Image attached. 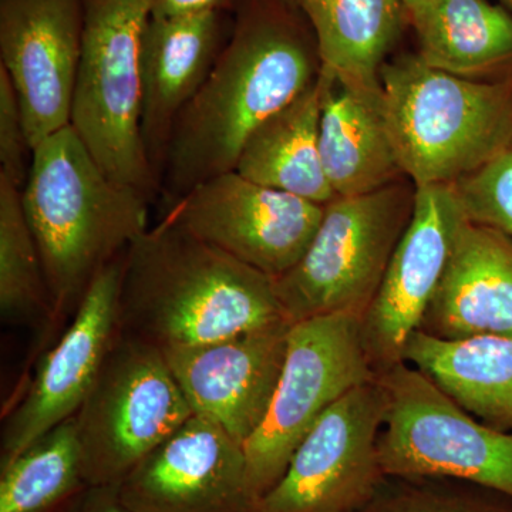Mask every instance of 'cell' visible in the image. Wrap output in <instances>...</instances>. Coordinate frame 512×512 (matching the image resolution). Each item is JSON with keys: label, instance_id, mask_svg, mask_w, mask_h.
Masks as SVG:
<instances>
[{"label": "cell", "instance_id": "6da1fadb", "mask_svg": "<svg viewBox=\"0 0 512 512\" xmlns=\"http://www.w3.org/2000/svg\"><path fill=\"white\" fill-rule=\"evenodd\" d=\"M299 19L271 0L242 9L227 46L175 121L160 187L167 207L234 171L256 128L316 82L318 47Z\"/></svg>", "mask_w": 512, "mask_h": 512}, {"label": "cell", "instance_id": "7a4b0ae2", "mask_svg": "<svg viewBox=\"0 0 512 512\" xmlns=\"http://www.w3.org/2000/svg\"><path fill=\"white\" fill-rule=\"evenodd\" d=\"M285 319L274 279L161 218L124 252L120 332L156 348L204 345Z\"/></svg>", "mask_w": 512, "mask_h": 512}, {"label": "cell", "instance_id": "3957f363", "mask_svg": "<svg viewBox=\"0 0 512 512\" xmlns=\"http://www.w3.org/2000/svg\"><path fill=\"white\" fill-rule=\"evenodd\" d=\"M52 306L72 318L96 276L148 228L143 194L106 174L72 126L37 144L22 190Z\"/></svg>", "mask_w": 512, "mask_h": 512}, {"label": "cell", "instance_id": "277c9868", "mask_svg": "<svg viewBox=\"0 0 512 512\" xmlns=\"http://www.w3.org/2000/svg\"><path fill=\"white\" fill-rule=\"evenodd\" d=\"M380 110L414 187L453 184L512 146V82H476L403 56L380 69Z\"/></svg>", "mask_w": 512, "mask_h": 512}, {"label": "cell", "instance_id": "5b68a950", "mask_svg": "<svg viewBox=\"0 0 512 512\" xmlns=\"http://www.w3.org/2000/svg\"><path fill=\"white\" fill-rule=\"evenodd\" d=\"M148 0H84L82 56L70 126L117 183L160 192L141 137V45Z\"/></svg>", "mask_w": 512, "mask_h": 512}, {"label": "cell", "instance_id": "8992f818", "mask_svg": "<svg viewBox=\"0 0 512 512\" xmlns=\"http://www.w3.org/2000/svg\"><path fill=\"white\" fill-rule=\"evenodd\" d=\"M414 194V184L396 181L329 201L301 261L274 279L284 318L296 323L348 313L362 319L412 218Z\"/></svg>", "mask_w": 512, "mask_h": 512}, {"label": "cell", "instance_id": "52a82bcc", "mask_svg": "<svg viewBox=\"0 0 512 512\" xmlns=\"http://www.w3.org/2000/svg\"><path fill=\"white\" fill-rule=\"evenodd\" d=\"M386 397L379 457L389 477H437L512 498V433L491 429L402 362L376 376Z\"/></svg>", "mask_w": 512, "mask_h": 512}, {"label": "cell", "instance_id": "ba28073f", "mask_svg": "<svg viewBox=\"0 0 512 512\" xmlns=\"http://www.w3.org/2000/svg\"><path fill=\"white\" fill-rule=\"evenodd\" d=\"M194 416L161 349L120 332L74 416L89 485H120Z\"/></svg>", "mask_w": 512, "mask_h": 512}, {"label": "cell", "instance_id": "9c48e42d", "mask_svg": "<svg viewBox=\"0 0 512 512\" xmlns=\"http://www.w3.org/2000/svg\"><path fill=\"white\" fill-rule=\"evenodd\" d=\"M375 379L360 336V318L338 313L292 323L274 399L244 446L255 503L278 483L296 448L326 410Z\"/></svg>", "mask_w": 512, "mask_h": 512}, {"label": "cell", "instance_id": "30bf717a", "mask_svg": "<svg viewBox=\"0 0 512 512\" xmlns=\"http://www.w3.org/2000/svg\"><path fill=\"white\" fill-rule=\"evenodd\" d=\"M384 413L377 379L345 394L316 421L254 512L365 510L386 478L379 457Z\"/></svg>", "mask_w": 512, "mask_h": 512}, {"label": "cell", "instance_id": "8fae6325", "mask_svg": "<svg viewBox=\"0 0 512 512\" xmlns=\"http://www.w3.org/2000/svg\"><path fill=\"white\" fill-rule=\"evenodd\" d=\"M323 210L325 205L256 184L234 170L192 188L164 217L276 279L301 261Z\"/></svg>", "mask_w": 512, "mask_h": 512}, {"label": "cell", "instance_id": "7c38bea8", "mask_svg": "<svg viewBox=\"0 0 512 512\" xmlns=\"http://www.w3.org/2000/svg\"><path fill=\"white\" fill-rule=\"evenodd\" d=\"M124 254L87 289L63 335L37 366L25 394L3 421L0 467L79 412L120 335Z\"/></svg>", "mask_w": 512, "mask_h": 512}, {"label": "cell", "instance_id": "4fadbf2b", "mask_svg": "<svg viewBox=\"0 0 512 512\" xmlns=\"http://www.w3.org/2000/svg\"><path fill=\"white\" fill-rule=\"evenodd\" d=\"M466 221L453 184L416 188L412 218L360 319L363 348L376 376L403 362Z\"/></svg>", "mask_w": 512, "mask_h": 512}, {"label": "cell", "instance_id": "5bb4252c", "mask_svg": "<svg viewBox=\"0 0 512 512\" xmlns=\"http://www.w3.org/2000/svg\"><path fill=\"white\" fill-rule=\"evenodd\" d=\"M84 0H0V67L18 94L30 150L70 126Z\"/></svg>", "mask_w": 512, "mask_h": 512}, {"label": "cell", "instance_id": "9a60e30c", "mask_svg": "<svg viewBox=\"0 0 512 512\" xmlns=\"http://www.w3.org/2000/svg\"><path fill=\"white\" fill-rule=\"evenodd\" d=\"M291 326L279 319L215 342L161 352L192 413L220 424L245 446L274 399Z\"/></svg>", "mask_w": 512, "mask_h": 512}, {"label": "cell", "instance_id": "2e32d148", "mask_svg": "<svg viewBox=\"0 0 512 512\" xmlns=\"http://www.w3.org/2000/svg\"><path fill=\"white\" fill-rule=\"evenodd\" d=\"M136 512H254L244 446L215 421L192 416L119 485Z\"/></svg>", "mask_w": 512, "mask_h": 512}, {"label": "cell", "instance_id": "e0dca14e", "mask_svg": "<svg viewBox=\"0 0 512 512\" xmlns=\"http://www.w3.org/2000/svg\"><path fill=\"white\" fill-rule=\"evenodd\" d=\"M433 338H512V238L466 221L420 323Z\"/></svg>", "mask_w": 512, "mask_h": 512}, {"label": "cell", "instance_id": "ac0fdd59", "mask_svg": "<svg viewBox=\"0 0 512 512\" xmlns=\"http://www.w3.org/2000/svg\"><path fill=\"white\" fill-rule=\"evenodd\" d=\"M218 39V9L148 19L141 45V137L160 187L175 121L210 73Z\"/></svg>", "mask_w": 512, "mask_h": 512}, {"label": "cell", "instance_id": "d6986e66", "mask_svg": "<svg viewBox=\"0 0 512 512\" xmlns=\"http://www.w3.org/2000/svg\"><path fill=\"white\" fill-rule=\"evenodd\" d=\"M309 23L320 72L382 103L380 69L407 16L402 0H271ZM409 18V16H407Z\"/></svg>", "mask_w": 512, "mask_h": 512}, {"label": "cell", "instance_id": "ffe728a7", "mask_svg": "<svg viewBox=\"0 0 512 512\" xmlns=\"http://www.w3.org/2000/svg\"><path fill=\"white\" fill-rule=\"evenodd\" d=\"M403 362L429 377L481 423L512 433V338L443 340L416 330Z\"/></svg>", "mask_w": 512, "mask_h": 512}, {"label": "cell", "instance_id": "44dd1931", "mask_svg": "<svg viewBox=\"0 0 512 512\" xmlns=\"http://www.w3.org/2000/svg\"><path fill=\"white\" fill-rule=\"evenodd\" d=\"M330 77L319 72L316 82L298 99L264 121L239 154L235 171L265 187L326 205L336 197L319 151L323 96Z\"/></svg>", "mask_w": 512, "mask_h": 512}, {"label": "cell", "instance_id": "7402d4cb", "mask_svg": "<svg viewBox=\"0 0 512 512\" xmlns=\"http://www.w3.org/2000/svg\"><path fill=\"white\" fill-rule=\"evenodd\" d=\"M319 151L336 197L370 194L404 175L380 103L340 86L333 77L320 111Z\"/></svg>", "mask_w": 512, "mask_h": 512}, {"label": "cell", "instance_id": "603a6c76", "mask_svg": "<svg viewBox=\"0 0 512 512\" xmlns=\"http://www.w3.org/2000/svg\"><path fill=\"white\" fill-rule=\"evenodd\" d=\"M413 25L421 60L443 72L467 77L512 57V16L487 0H437Z\"/></svg>", "mask_w": 512, "mask_h": 512}, {"label": "cell", "instance_id": "cb8c5ba5", "mask_svg": "<svg viewBox=\"0 0 512 512\" xmlns=\"http://www.w3.org/2000/svg\"><path fill=\"white\" fill-rule=\"evenodd\" d=\"M87 487L72 417L0 467V512H66Z\"/></svg>", "mask_w": 512, "mask_h": 512}, {"label": "cell", "instance_id": "d4e9b609", "mask_svg": "<svg viewBox=\"0 0 512 512\" xmlns=\"http://www.w3.org/2000/svg\"><path fill=\"white\" fill-rule=\"evenodd\" d=\"M0 312L15 325L52 320L42 259L23 210L22 188L0 175Z\"/></svg>", "mask_w": 512, "mask_h": 512}, {"label": "cell", "instance_id": "484cf974", "mask_svg": "<svg viewBox=\"0 0 512 512\" xmlns=\"http://www.w3.org/2000/svg\"><path fill=\"white\" fill-rule=\"evenodd\" d=\"M362 512H512V498L451 478L386 476Z\"/></svg>", "mask_w": 512, "mask_h": 512}, {"label": "cell", "instance_id": "4316f807", "mask_svg": "<svg viewBox=\"0 0 512 512\" xmlns=\"http://www.w3.org/2000/svg\"><path fill=\"white\" fill-rule=\"evenodd\" d=\"M453 185L467 221L512 238V146Z\"/></svg>", "mask_w": 512, "mask_h": 512}, {"label": "cell", "instance_id": "83f0119b", "mask_svg": "<svg viewBox=\"0 0 512 512\" xmlns=\"http://www.w3.org/2000/svg\"><path fill=\"white\" fill-rule=\"evenodd\" d=\"M32 153L25 120L10 77L0 67V175L22 188L28 178L26 154Z\"/></svg>", "mask_w": 512, "mask_h": 512}, {"label": "cell", "instance_id": "f1b7e54d", "mask_svg": "<svg viewBox=\"0 0 512 512\" xmlns=\"http://www.w3.org/2000/svg\"><path fill=\"white\" fill-rule=\"evenodd\" d=\"M66 512H136L121 498L119 485H89Z\"/></svg>", "mask_w": 512, "mask_h": 512}, {"label": "cell", "instance_id": "f546056e", "mask_svg": "<svg viewBox=\"0 0 512 512\" xmlns=\"http://www.w3.org/2000/svg\"><path fill=\"white\" fill-rule=\"evenodd\" d=\"M221 0H148L150 18L168 19L218 9Z\"/></svg>", "mask_w": 512, "mask_h": 512}, {"label": "cell", "instance_id": "4dcf8cb0", "mask_svg": "<svg viewBox=\"0 0 512 512\" xmlns=\"http://www.w3.org/2000/svg\"><path fill=\"white\" fill-rule=\"evenodd\" d=\"M436 2L437 0H402L407 16L413 23L419 20L424 13L429 12Z\"/></svg>", "mask_w": 512, "mask_h": 512}, {"label": "cell", "instance_id": "1f68e13d", "mask_svg": "<svg viewBox=\"0 0 512 512\" xmlns=\"http://www.w3.org/2000/svg\"><path fill=\"white\" fill-rule=\"evenodd\" d=\"M504 2L512 9V0H504Z\"/></svg>", "mask_w": 512, "mask_h": 512}]
</instances>
